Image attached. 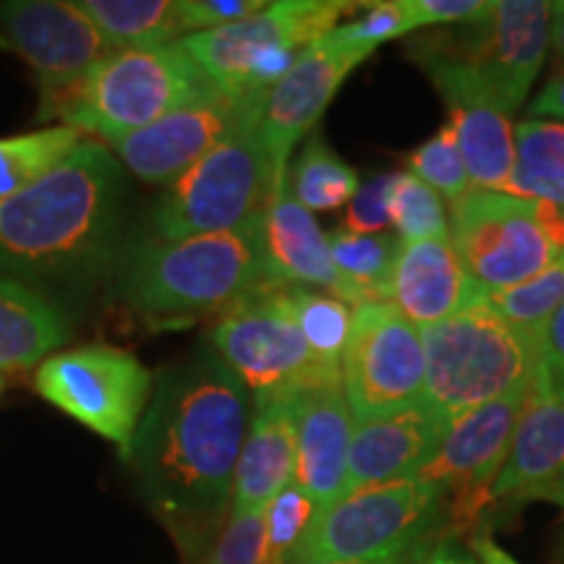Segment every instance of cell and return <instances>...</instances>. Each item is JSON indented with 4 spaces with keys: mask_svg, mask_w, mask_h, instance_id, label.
<instances>
[{
    "mask_svg": "<svg viewBox=\"0 0 564 564\" xmlns=\"http://www.w3.org/2000/svg\"><path fill=\"white\" fill-rule=\"evenodd\" d=\"M249 421V387L215 348L167 366L154 379L126 460L147 507L186 562L199 564L228 525Z\"/></svg>",
    "mask_w": 564,
    "mask_h": 564,
    "instance_id": "6da1fadb",
    "label": "cell"
},
{
    "mask_svg": "<svg viewBox=\"0 0 564 564\" xmlns=\"http://www.w3.org/2000/svg\"><path fill=\"white\" fill-rule=\"evenodd\" d=\"M123 165L82 141L24 192L0 202V278L51 288L100 280L121 257Z\"/></svg>",
    "mask_w": 564,
    "mask_h": 564,
    "instance_id": "7a4b0ae2",
    "label": "cell"
},
{
    "mask_svg": "<svg viewBox=\"0 0 564 564\" xmlns=\"http://www.w3.org/2000/svg\"><path fill=\"white\" fill-rule=\"evenodd\" d=\"M259 215L236 230L178 241L144 238L126 246L116 262L118 295L152 322L228 312L267 285Z\"/></svg>",
    "mask_w": 564,
    "mask_h": 564,
    "instance_id": "3957f363",
    "label": "cell"
},
{
    "mask_svg": "<svg viewBox=\"0 0 564 564\" xmlns=\"http://www.w3.org/2000/svg\"><path fill=\"white\" fill-rule=\"evenodd\" d=\"M423 405L444 421L531 384L544 366V340L502 319L481 295L449 319L421 329Z\"/></svg>",
    "mask_w": 564,
    "mask_h": 564,
    "instance_id": "277c9868",
    "label": "cell"
},
{
    "mask_svg": "<svg viewBox=\"0 0 564 564\" xmlns=\"http://www.w3.org/2000/svg\"><path fill=\"white\" fill-rule=\"evenodd\" d=\"M209 95H217L215 84L178 42L118 51L84 82L61 121L116 144Z\"/></svg>",
    "mask_w": 564,
    "mask_h": 564,
    "instance_id": "5b68a950",
    "label": "cell"
},
{
    "mask_svg": "<svg viewBox=\"0 0 564 564\" xmlns=\"http://www.w3.org/2000/svg\"><path fill=\"white\" fill-rule=\"evenodd\" d=\"M442 499L421 476L343 494L314 514L291 564L408 560L436 525Z\"/></svg>",
    "mask_w": 564,
    "mask_h": 564,
    "instance_id": "8992f818",
    "label": "cell"
},
{
    "mask_svg": "<svg viewBox=\"0 0 564 564\" xmlns=\"http://www.w3.org/2000/svg\"><path fill=\"white\" fill-rule=\"evenodd\" d=\"M449 241L484 293L507 291L564 251V215L546 202L470 186L449 204Z\"/></svg>",
    "mask_w": 564,
    "mask_h": 564,
    "instance_id": "52a82bcc",
    "label": "cell"
},
{
    "mask_svg": "<svg viewBox=\"0 0 564 564\" xmlns=\"http://www.w3.org/2000/svg\"><path fill=\"white\" fill-rule=\"evenodd\" d=\"M257 126L223 141L167 186L152 215L158 238L178 241L236 230L267 207L274 175Z\"/></svg>",
    "mask_w": 564,
    "mask_h": 564,
    "instance_id": "ba28073f",
    "label": "cell"
},
{
    "mask_svg": "<svg viewBox=\"0 0 564 564\" xmlns=\"http://www.w3.org/2000/svg\"><path fill=\"white\" fill-rule=\"evenodd\" d=\"M212 348L253 392V405L343 382L340 366L314 356L278 288L270 285L232 303L212 329Z\"/></svg>",
    "mask_w": 564,
    "mask_h": 564,
    "instance_id": "9c48e42d",
    "label": "cell"
},
{
    "mask_svg": "<svg viewBox=\"0 0 564 564\" xmlns=\"http://www.w3.org/2000/svg\"><path fill=\"white\" fill-rule=\"evenodd\" d=\"M154 390V377L129 350L110 345L61 350L34 371V392L126 457Z\"/></svg>",
    "mask_w": 564,
    "mask_h": 564,
    "instance_id": "30bf717a",
    "label": "cell"
},
{
    "mask_svg": "<svg viewBox=\"0 0 564 564\" xmlns=\"http://www.w3.org/2000/svg\"><path fill=\"white\" fill-rule=\"evenodd\" d=\"M0 24L37 76V121L61 118L84 82L118 53L76 0H9L0 3Z\"/></svg>",
    "mask_w": 564,
    "mask_h": 564,
    "instance_id": "8fae6325",
    "label": "cell"
},
{
    "mask_svg": "<svg viewBox=\"0 0 564 564\" xmlns=\"http://www.w3.org/2000/svg\"><path fill=\"white\" fill-rule=\"evenodd\" d=\"M533 382L457 415L444 434L440 453L419 474L432 481L442 497H447L453 531L449 539L474 531L491 507V489L505 468L514 429L531 400Z\"/></svg>",
    "mask_w": 564,
    "mask_h": 564,
    "instance_id": "7c38bea8",
    "label": "cell"
},
{
    "mask_svg": "<svg viewBox=\"0 0 564 564\" xmlns=\"http://www.w3.org/2000/svg\"><path fill=\"white\" fill-rule=\"evenodd\" d=\"M426 379L421 333L392 303L352 314L343 352V390L352 423L384 419L419 403Z\"/></svg>",
    "mask_w": 564,
    "mask_h": 564,
    "instance_id": "4fadbf2b",
    "label": "cell"
},
{
    "mask_svg": "<svg viewBox=\"0 0 564 564\" xmlns=\"http://www.w3.org/2000/svg\"><path fill=\"white\" fill-rule=\"evenodd\" d=\"M361 9L345 0H280L236 24L192 34L178 45L192 55L217 91L228 97H249V70L267 53L303 51L337 26V19Z\"/></svg>",
    "mask_w": 564,
    "mask_h": 564,
    "instance_id": "5bb4252c",
    "label": "cell"
},
{
    "mask_svg": "<svg viewBox=\"0 0 564 564\" xmlns=\"http://www.w3.org/2000/svg\"><path fill=\"white\" fill-rule=\"evenodd\" d=\"M264 102L267 95L228 97L217 91L116 141L112 152L137 178L154 186H171L223 141L257 126Z\"/></svg>",
    "mask_w": 564,
    "mask_h": 564,
    "instance_id": "9a60e30c",
    "label": "cell"
},
{
    "mask_svg": "<svg viewBox=\"0 0 564 564\" xmlns=\"http://www.w3.org/2000/svg\"><path fill=\"white\" fill-rule=\"evenodd\" d=\"M552 37V3L544 0H491L481 17L463 24L449 53L478 70L507 116L525 100L544 66Z\"/></svg>",
    "mask_w": 564,
    "mask_h": 564,
    "instance_id": "2e32d148",
    "label": "cell"
},
{
    "mask_svg": "<svg viewBox=\"0 0 564 564\" xmlns=\"http://www.w3.org/2000/svg\"><path fill=\"white\" fill-rule=\"evenodd\" d=\"M415 61L432 76L449 108L470 186L502 192L514 165V129L476 68L440 45H413Z\"/></svg>",
    "mask_w": 564,
    "mask_h": 564,
    "instance_id": "e0dca14e",
    "label": "cell"
},
{
    "mask_svg": "<svg viewBox=\"0 0 564 564\" xmlns=\"http://www.w3.org/2000/svg\"><path fill=\"white\" fill-rule=\"evenodd\" d=\"M371 53L369 47L348 45L327 32L303 47L293 68L267 95L257 133L270 158L274 192L288 183V173H291L288 160H291L293 147L314 129L343 82Z\"/></svg>",
    "mask_w": 564,
    "mask_h": 564,
    "instance_id": "ac0fdd59",
    "label": "cell"
},
{
    "mask_svg": "<svg viewBox=\"0 0 564 564\" xmlns=\"http://www.w3.org/2000/svg\"><path fill=\"white\" fill-rule=\"evenodd\" d=\"M447 429L449 421L429 411L423 400L384 419L352 423L343 494L419 476L440 453Z\"/></svg>",
    "mask_w": 564,
    "mask_h": 564,
    "instance_id": "d6986e66",
    "label": "cell"
},
{
    "mask_svg": "<svg viewBox=\"0 0 564 564\" xmlns=\"http://www.w3.org/2000/svg\"><path fill=\"white\" fill-rule=\"evenodd\" d=\"M564 481V387L556 390L546 366L535 373L505 468L491 489V505L505 499H541Z\"/></svg>",
    "mask_w": 564,
    "mask_h": 564,
    "instance_id": "ffe728a7",
    "label": "cell"
},
{
    "mask_svg": "<svg viewBox=\"0 0 564 564\" xmlns=\"http://www.w3.org/2000/svg\"><path fill=\"white\" fill-rule=\"evenodd\" d=\"M295 486L312 497L316 512L327 510L345 491L352 415L343 382L295 394Z\"/></svg>",
    "mask_w": 564,
    "mask_h": 564,
    "instance_id": "44dd1931",
    "label": "cell"
},
{
    "mask_svg": "<svg viewBox=\"0 0 564 564\" xmlns=\"http://www.w3.org/2000/svg\"><path fill=\"white\" fill-rule=\"evenodd\" d=\"M262 259L270 288H324L343 301V280L314 215L293 196L291 181L278 188L259 215Z\"/></svg>",
    "mask_w": 564,
    "mask_h": 564,
    "instance_id": "7402d4cb",
    "label": "cell"
},
{
    "mask_svg": "<svg viewBox=\"0 0 564 564\" xmlns=\"http://www.w3.org/2000/svg\"><path fill=\"white\" fill-rule=\"evenodd\" d=\"M481 295L449 236L400 246L392 272V306L415 327L449 319Z\"/></svg>",
    "mask_w": 564,
    "mask_h": 564,
    "instance_id": "603a6c76",
    "label": "cell"
},
{
    "mask_svg": "<svg viewBox=\"0 0 564 564\" xmlns=\"http://www.w3.org/2000/svg\"><path fill=\"white\" fill-rule=\"evenodd\" d=\"M299 432H295V398L257 403L246 432L241 457L232 481L230 514L264 510L295 481Z\"/></svg>",
    "mask_w": 564,
    "mask_h": 564,
    "instance_id": "cb8c5ba5",
    "label": "cell"
},
{
    "mask_svg": "<svg viewBox=\"0 0 564 564\" xmlns=\"http://www.w3.org/2000/svg\"><path fill=\"white\" fill-rule=\"evenodd\" d=\"M66 340V319L45 295L0 278V373L37 366Z\"/></svg>",
    "mask_w": 564,
    "mask_h": 564,
    "instance_id": "d4e9b609",
    "label": "cell"
},
{
    "mask_svg": "<svg viewBox=\"0 0 564 564\" xmlns=\"http://www.w3.org/2000/svg\"><path fill=\"white\" fill-rule=\"evenodd\" d=\"M329 257L343 280V301L356 308L373 303H392V272L400 243L390 232L358 236L350 230H335L327 236Z\"/></svg>",
    "mask_w": 564,
    "mask_h": 564,
    "instance_id": "484cf974",
    "label": "cell"
},
{
    "mask_svg": "<svg viewBox=\"0 0 564 564\" xmlns=\"http://www.w3.org/2000/svg\"><path fill=\"white\" fill-rule=\"evenodd\" d=\"M502 192L564 215V123L531 118L514 129V165Z\"/></svg>",
    "mask_w": 564,
    "mask_h": 564,
    "instance_id": "4316f807",
    "label": "cell"
},
{
    "mask_svg": "<svg viewBox=\"0 0 564 564\" xmlns=\"http://www.w3.org/2000/svg\"><path fill=\"white\" fill-rule=\"evenodd\" d=\"M112 51L173 45L186 37L178 0H76Z\"/></svg>",
    "mask_w": 564,
    "mask_h": 564,
    "instance_id": "83f0119b",
    "label": "cell"
},
{
    "mask_svg": "<svg viewBox=\"0 0 564 564\" xmlns=\"http://www.w3.org/2000/svg\"><path fill=\"white\" fill-rule=\"evenodd\" d=\"M82 144V131L53 126L0 139V202L24 192Z\"/></svg>",
    "mask_w": 564,
    "mask_h": 564,
    "instance_id": "f1b7e54d",
    "label": "cell"
},
{
    "mask_svg": "<svg viewBox=\"0 0 564 564\" xmlns=\"http://www.w3.org/2000/svg\"><path fill=\"white\" fill-rule=\"evenodd\" d=\"M282 306L299 324L314 356L327 366H340L343 352L348 345L352 314L348 303L335 295L316 293L312 288H278Z\"/></svg>",
    "mask_w": 564,
    "mask_h": 564,
    "instance_id": "f546056e",
    "label": "cell"
},
{
    "mask_svg": "<svg viewBox=\"0 0 564 564\" xmlns=\"http://www.w3.org/2000/svg\"><path fill=\"white\" fill-rule=\"evenodd\" d=\"M293 196L308 212H329L350 204L358 192V173L324 144L322 137H308L299 162L288 173Z\"/></svg>",
    "mask_w": 564,
    "mask_h": 564,
    "instance_id": "4dcf8cb0",
    "label": "cell"
},
{
    "mask_svg": "<svg viewBox=\"0 0 564 564\" xmlns=\"http://www.w3.org/2000/svg\"><path fill=\"white\" fill-rule=\"evenodd\" d=\"M484 299L502 319L544 340L546 324L564 303V251L556 253L554 262L535 278L507 291L484 293Z\"/></svg>",
    "mask_w": 564,
    "mask_h": 564,
    "instance_id": "1f68e13d",
    "label": "cell"
},
{
    "mask_svg": "<svg viewBox=\"0 0 564 564\" xmlns=\"http://www.w3.org/2000/svg\"><path fill=\"white\" fill-rule=\"evenodd\" d=\"M390 217L400 243L429 241L449 236L447 204L432 186L411 173H394L390 194Z\"/></svg>",
    "mask_w": 564,
    "mask_h": 564,
    "instance_id": "d6a6232c",
    "label": "cell"
},
{
    "mask_svg": "<svg viewBox=\"0 0 564 564\" xmlns=\"http://www.w3.org/2000/svg\"><path fill=\"white\" fill-rule=\"evenodd\" d=\"M316 505L308 494L291 484L264 507L262 564H291L295 549L312 525Z\"/></svg>",
    "mask_w": 564,
    "mask_h": 564,
    "instance_id": "836d02e7",
    "label": "cell"
},
{
    "mask_svg": "<svg viewBox=\"0 0 564 564\" xmlns=\"http://www.w3.org/2000/svg\"><path fill=\"white\" fill-rule=\"evenodd\" d=\"M408 167H411V175L432 186L449 204L460 199L470 188L460 144H457L455 129L449 121L408 158Z\"/></svg>",
    "mask_w": 564,
    "mask_h": 564,
    "instance_id": "e575fe53",
    "label": "cell"
},
{
    "mask_svg": "<svg viewBox=\"0 0 564 564\" xmlns=\"http://www.w3.org/2000/svg\"><path fill=\"white\" fill-rule=\"evenodd\" d=\"M369 9L361 19L350 21V24L335 26L333 34L337 40L348 42L356 47H369L377 51L379 45L387 40L403 37L408 32L419 30L411 13L405 11L403 0H387V3H369L364 6Z\"/></svg>",
    "mask_w": 564,
    "mask_h": 564,
    "instance_id": "d590c367",
    "label": "cell"
},
{
    "mask_svg": "<svg viewBox=\"0 0 564 564\" xmlns=\"http://www.w3.org/2000/svg\"><path fill=\"white\" fill-rule=\"evenodd\" d=\"M264 510L230 514L215 546L199 564H262Z\"/></svg>",
    "mask_w": 564,
    "mask_h": 564,
    "instance_id": "8d00e7d4",
    "label": "cell"
},
{
    "mask_svg": "<svg viewBox=\"0 0 564 564\" xmlns=\"http://www.w3.org/2000/svg\"><path fill=\"white\" fill-rule=\"evenodd\" d=\"M394 173L373 175L369 183L358 186L356 196L348 204V215H345V230L358 232V236H377L387 225L392 223L390 217V194H392Z\"/></svg>",
    "mask_w": 564,
    "mask_h": 564,
    "instance_id": "74e56055",
    "label": "cell"
},
{
    "mask_svg": "<svg viewBox=\"0 0 564 564\" xmlns=\"http://www.w3.org/2000/svg\"><path fill=\"white\" fill-rule=\"evenodd\" d=\"M178 6L183 30H186V37H192V34L220 30V26L249 19L270 3L264 0H178Z\"/></svg>",
    "mask_w": 564,
    "mask_h": 564,
    "instance_id": "f35d334b",
    "label": "cell"
},
{
    "mask_svg": "<svg viewBox=\"0 0 564 564\" xmlns=\"http://www.w3.org/2000/svg\"><path fill=\"white\" fill-rule=\"evenodd\" d=\"M405 11L411 13L415 24H468L486 11L484 0H403Z\"/></svg>",
    "mask_w": 564,
    "mask_h": 564,
    "instance_id": "ab89813d",
    "label": "cell"
},
{
    "mask_svg": "<svg viewBox=\"0 0 564 564\" xmlns=\"http://www.w3.org/2000/svg\"><path fill=\"white\" fill-rule=\"evenodd\" d=\"M544 366L556 390L564 387V303L544 329Z\"/></svg>",
    "mask_w": 564,
    "mask_h": 564,
    "instance_id": "60d3db41",
    "label": "cell"
},
{
    "mask_svg": "<svg viewBox=\"0 0 564 564\" xmlns=\"http://www.w3.org/2000/svg\"><path fill=\"white\" fill-rule=\"evenodd\" d=\"M531 116H552L564 123V70H556L552 79L546 82L544 91L531 105Z\"/></svg>",
    "mask_w": 564,
    "mask_h": 564,
    "instance_id": "b9f144b4",
    "label": "cell"
},
{
    "mask_svg": "<svg viewBox=\"0 0 564 564\" xmlns=\"http://www.w3.org/2000/svg\"><path fill=\"white\" fill-rule=\"evenodd\" d=\"M415 564H478V562L476 556L463 552L453 539H442L429 549H423V554L419 556V562Z\"/></svg>",
    "mask_w": 564,
    "mask_h": 564,
    "instance_id": "7bdbcfd3",
    "label": "cell"
},
{
    "mask_svg": "<svg viewBox=\"0 0 564 564\" xmlns=\"http://www.w3.org/2000/svg\"><path fill=\"white\" fill-rule=\"evenodd\" d=\"M470 549H474L478 564H518L502 546L494 544L489 535L484 533H476L474 539H470Z\"/></svg>",
    "mask_w": 564,
    "mask_h": 564,
    "instance_id": "ee69618b",
    "label": "cell"
},
{
    "mask_svg": "<svg viewBox=\"0 0 564 564\" xmlns=\"http://www.w3.org/2000/svg\"><path fill=\"white\" fill-rule=\"evenodd\" d=\"M552 42L556 53L564 58V0L552 3Z\"/></svg>",
    "mask_w": 564,
    "mask_h": 564,
    "instance_id": "f6af8a7d",
    "label": "cell"
},
{
    "mask_svg": "<svg viewBox=\"0 0 564 564\" xmlns=\"http://www.w3.org/2000/svg\"><path fill=\"white\" fill-rule=\"evenodd\" d=\"M541 499H549V502L560 505L562 510H564V481H562V484H556L554 489H549V491H546L544 497H541Z\"/></svg>",
    "mask_w": 564,
    "mask_h": 564,
    "instance_id": "bcb514c9",
    "label": "cell"
},
{
    "mask_svg": "<svg viewBox=\"0 0 564 564\" xmlns=\"http://www.w3.org/2000/svg\"><path fill=\"white\" fill-rule=\"evenodd\" d=\"M408 560H394V562H366V564H405ZM324 564H364V562H324Z\"/></svg>",
    "mask_w": 564,
    "mask_h": 564,
    "instance_id": "7dc6e473",
    "label": "cell"
},
{
    "mask_svg": "<svg viewBox=\"0 0 564 564\" xmlns=\"http://www.w3.org/2000/svg\"><path fill=\"white\" fill-rule=\"evenodd\" d=\"M9 47H11V42H9V40H6V37H3V34H0V51H9Z\"/></svg>",
    "mask_w": 564,
    "mask_h": 564,
    "instance_id": "c3c4849f",
    "label": "cell"
},
{
    "mask_svg": "<svg viewBox=\"0 0 564 564\" xmlns=\"http://www.w3.org/2000/svg\"><path fill=\"white\" fill-rule=\"evenodd\" d=\"M3 387H6V377H3V373H0V392H3Z\"/></svg>",
    "mask_w": 564,
    "mask_h": 564,
    "instance_id": "681fc988",
    "label": "cell"
}]
</instances>
